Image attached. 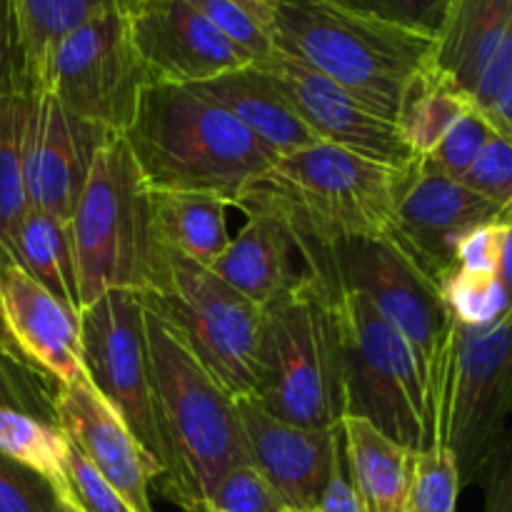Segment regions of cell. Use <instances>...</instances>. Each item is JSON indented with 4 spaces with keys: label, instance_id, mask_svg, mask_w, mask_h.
<instances>
[{
    "label": "cell",
    "instance_id": "obj_1",
    "mask_svg": "<svg viewBox=\"0 0 512 512\" xmlns=\"http://www.w3.org/2000/svg\"><path fill=\"white\" fill-rule=\"evenodd\" d=\"M143 303L160 490L185 512L208 510L230 468L250 463L235 398L198 360L153 293Z\"/></svg>",
    "mask_w": 512,
    "mask_h": 512
},
{
    "label": "cell",
    "instance_id": "obj_2",
    "mask_svg": "<svg viewBox=\"0 0 512 512\" xmlns=\"http://www.w3.org/2000/svg\"><path fill=\"white\" fill-rule=\"evenodd\" d=\"M120 135L150 190L215 195L230 208L278 160L238 118L190 85H143Z\"/></svg>",
    "mask_w": 512,
    "mask_h": 512
},
{
    "label": "cell",
    "instance_id": "obj_3",
    "mask_svg": "<svg viewBox=\"0 0 512 512\" xmlns=\"http://www.w3.org/2000/svg\"><path fill=\"white\" fill-rule=\"evenodd\" d=\"M403 170L318 143L275 160L235 208L278 220L303 253L385 238Z\"/></svg>",
    "mask_w": 512,
    "mask_h": 512
},
{
    "label": "cell",
    "instance_id": "obj_4",
    "mask_svg": "<svg viewBox=\"0 0 512 512\" xmlns=\"http://www.w3.org/2000/svg\"><path fill=\"white\" fill-rule=\"evenodd\" d=\"M68 235L80 308L108 290L160 288L165 243L155 228L153 193L120 133H110L100 145L68 220Z\"/></svg>",
    "mask_w": 512,
    "mask_h": 512
},
{
    "label": "cell",
    "instance_id": "obj_5",
    "mask_svg": "<svg viewBox=\"0 0 512 512\" xmlns=\"http://www.w3.org/2000/svg\"><path fill=\"white\" fill-rule=\"evenodd\" d=\"M270 38L275 50L335 80L393 123L410 80L433 63L435 48L433 38L333 0H278Z\"/></svg>",
    "mask_w": 512,
    "mask_h": 512
},
{
    "label": "cell",
    "instance_id": "obj_6",
    "mask_svg": "<svg viewBox=\"0 0 512 512\" xmlns=\"http://www.w3.org/2000/svg\"><path fill=\"white\" fill-rule=\"evenodd\" d=\"M250 398L305 428H340L345 360L335 293L308 275L263 308Z\"/></svg>",
    "mask_w": 512,
    "mask_h": 512
},
{
    "label": "cell",
    "instance_id": "obj_7",
    "mask_svg": "<svg viewBox=\"0 0 512 512\" xmlns=\"http://www.w3.org/2000/svg\"><path fill=\"white\" fill-rule=\"evenodd\" d=\"M303 258L310 275L325 285L370 300L410 345L423 373L430 445H435L460 338V325L445 308L440 290L385 238L350 240L310 250Z\"/></svg>",
    "mask_w": 512,
    "mask_h": 512
},
{
    "label": "cell",
    "instance_id": "obj_8",
    "mask_svg": "<svg viewBox=\"0 0 512 512\" xmlns=\"http://www.w3.org/2000/svg\"><path fill=\"white\" fill-rule=\"evenodd\" d=\"M345 360V415L410 450L430 448L425 383L410 345L353 290H335Z\"/></svg>",
    "mask_w": 512,
    "mask_h": 512
},
{
    "label": "cell",
    "instance_id": "obj_9",
    "mask_svg": "<svg viewBox=\"0 0 512 512\" xmlns=\"http://www.w3.org/2000/svg\"><path fill=\"white\" fill-rule=\"evenodd\" d=\"M153 295L213 378L233 398H250L263 308L168 245L163 280Z\"/></svg>",
    "mask_w": 512,
    "mask_h": 512
},
{
    "label": "cell",
    "instance_id": "obj_10",
    "mask_svg": "<svg viewBox=\"0 0 512 512\" xmlns=\"http://www.w3.org/2000/svg\"><path fill=\"white\" fill-rule=\"evenodd\" d=\"M510 313L485 328H460L438 440L453 450L460 483L478 480L508 443L512 403Z\"/></svg>",
    "mask_w": 512,
    "mask_h": 512
},
{
    "label": "cell",
    "instance_id": "obj_11",
    "mask_svg": "<svg viewBox=\"0 0 512 512\" xmlns=\"http://www.w3.org/2000/svg\"><path fill=\"white\" fill-rule=\"evenodd\" d=\"M145 85L128 33L125 0L65 35L50 58L40 90L65 110L110 133H123Z\"/></svg>",
    "mask_w": 512,
    "mask_h": 512
},
{
    "label": "cell",
    "instance_id": "obj_12",
    "mask_svg": "<svg viewBox=\"0 0 512 512\" xmlns=\"http://www.w3.org/2000/svg\"><path fill=\"white\" fill-rule=\"evenodd\" d=\"M80 345L88 383L118 410L130 433L158 460L140 295L108 290L80 308Z\"/></svg>",
    "mask_w": 512,
    "mask_h": 512
},
{
    "label": "cell",
    "instance_id": "obj_13",
    "mask_svg": "<svg viewBox=\"0 0 512 512\" xmlns=\"http://www.w3.org/2000/svg\"><path fill=\"white\" fill-rule=\"evenodd\" d=\"M512 208H500L458 180L440 173L428 158H413L403 170L385 240L395 245L435 288L455 268V243L470 228Z\"/></svg>",
    "mask_w": 512,
    "mask_h": 512
},
{
    "label": "cell",
    "instance_id": "obj_14",
    "mask_svg": "<svg viewBox=\"0 0 512 512\" xmlns=\"http://www.w3.org/2000/svg\"><path fill=\"white\" fill-rule=\"evenodd\" d=\"M110 130L65 110L45 90L23 93L20 165L28 208L68 225Z\"/></svg>",
    "mask_w": 512,
    "mask_h": 512
},
{
    "label": "cell",
    "instance_id": "obj_15",
    "mask_svg": "<svg viewBox=\"0 0 512 512\" xmlns=\"http://www.w3.org/2000/svg\"><path fill=\"white\" fill-rule=\"evenodd\" d=\"M255 65L278 85L320 143H330L393 168H405L415 158L393 120L378 115L370 105L318 70L275 48Z\"/></svg>",
    "mask_w": 512,
    "mask_h": 512
},
{
    "label": "cell",
    "instance_id": "obj_16",
    "mask_svg": "<svg viewBox=\"0 0 512 512\" xmlns=\"http://www.w3.org/2000/svg\"><path fill=\"white\" fill-rule=\"evenodd\" d=\"M125 18L145 85H198L250 65L188 0H128Z\"/></svg>",
    "mask_w": 512,
    "mask_h": 512
},
{
    "label": "cell",
    "instance_id": "obj_17",
    "mask_svg": "<svg viewBox=\"0 0 512 512\" xmlns=\"http://www.w3.org/2000/svg\"><path fill=\"white\" fill-rule=\"evenodd\" d=\"M53 423L68 443L118 490L133 512H153L150 483L160 478V465L130 433L118 410L88 383L55 385Z\"/></svg>",
    "mask_w": 512,
    "mask_h": 512
},
{
    "label": "cell",
    "instance_id": "obj_18",
    "mask_svg": "<svg viewBox=\"0 0 512 512\" xmlns=\"http://www.w3.org/2000/svg\"><path fill=\"white\" fill-rule=\"evenodd\" d=\"M0 338L50 383L85 378L80 310L53 298L18 265L0 270Z\"/></svg>",
    "mask_w": 512,
    "mask_h": 512
},
{
    "label": "cell",
    "instance_id": "obj_19",
    "mask_svg": "<svg viewBox=\"0 0 512 512\" xmlns=\"http://www.w3.org/2000/svg\"><path fill=\"white\" fill-rule=\"evenodd\" d=\"M248 458L288 510L313 512L333 470L340 428H305L275 418L253 398H235Z\"/></svg>",
    "mask_w": 512,
    "mask_h": 512
},
{
    "label": "cell",
    "instance_id": "obj_20",
    "mask_svg": "<svg viewBox=\"0 0 512 512\" xmlns=\"http://www.w3.org/2000/svg\"><path fill=\"white\" fill-rule=\"evenodd\" d=\"M210 270L258 308L278 300L310 275L298 240L268 215H248V223Z\"/></svg>",
    "mask_w": 512,
    "mask_h": 512
},
{
    "label": "cell",
    "instance_id": "obj_21",
    "mask_svg": "<svg viewBox=\"0 0 512 512\" xmlns=\"http://www.w3.org/2000/svg\"><path fill=\"white\" fill-rule=\"evenodd\" d=\"M190 88H195L205 98L228 110L233 118H238V123H243L275 158L320 143L313 130L295 113L288 98L280 93L278 85L258 65L228 70V73L215 75L205 83L190 85Z\"/></svg>",
    "mask_w": 512,
    "mask_h": 512
},
{
    "label": "cell",
    "instance_id": "obj_22",
    "mask_svg": "<svg viewBox=\"0 0 512 512\" xmlns=\"http://www.w3.org/2000/svg\"><path fill=\"white\" fill-rule=\"evenodd\" d=\"M512 45V0H450L433 68L470 98L495 55Z\"/></svg>",
    "mask_w": 512,
    "mask_h": 512
},
{
    "label": "cell",
    "instance_id": "obj_23",
    "mask_svg": "<svg viewBox=\"0 0 512 512\" xmlns=\"http://www.w3.org/2000/svg\"><path fill=\"white\" fill-rule=\"evenodd\" d=\"M345 468L365 512H403L415 450L355 415L340 420Z\"/></svg>",
    "mask_w": 512,
    "mask_h": 512
},
{
    "label": "cell",
    "instance_id": "obj_24",
    "mask_svg": "<svg viewBox=\"0 0 512 512\" xmlns=\"http://www.w3.org/2000/svg\"><path fill=\"white\" fill-rule=\"evenodd\" d=\"M150 193L160 240L175 253L210 268L230 243L225 225L230 205L203 193Z\"/></svg>",
    "mask_w": 512,
    "mask_h": 512
},
{
    "label": "cell",
    "instance_id": "obj_25",
    "mask_svg": "<svg viewBox=\"0 0 512 512\" xmlns=\"http://www.w3.org/2000/svg\"><path fill=\"white\" fill-rule=\"evenodd\" d=\"M113 3L118 0H13L25 93L40 90L60 40Z\"/></svg>",
    "mask_w": 512,
    "mask_h": 512
},
{
    "label": "cell",
    "instance_id": "obj_26",
    "mask_svg": "<svg viewBox=\"0 0 512 512\" xmlns=\"http://www.w3.org/2000/svg\"><path fill=\"white\" fill-rule=\"evenodd\" d=\"M473 110L468 95L443 78L430 63L423 73L410 80L395 123L410 153L415 158H428L450 128Z\"/></svg>",
    "mask_w": 512,
    "mask_h": 512
},
{
    "label": "cell",
    "instance_id": "obj_27",
    "mask_svg": "<svg viewBox=\"0 0 512 512\" xmlns=\"http://www.w3.org/2000/svg\"><path fill=\"white\" fill-rule=\"evenodd\" d=\"M13 265L43 285L60 303L80 310L68 225L38 210H28L15 235Z\"/></svg>",
    "mask_w": 512,
    "mask_h": 512
},
{
    "label": "cell",
    "instance_id": "obj_28",
    "mask_svg": "<svg viewBox=\"0 0 512 512\" xmlns=\"http://www.w3.org/2000/svg\"><path fill=\"white\" fill-rule=\"evenodd\" d=\"M0 455L43 475L63 498L68 438L58 425L0 405Z\"/></svg>",
    "mask_w": 512,
    "mask_h": 512
},
{
    "label": "cell",
    "instance_id": "obj_29",
    "mask_svg": "<svg viewBox=\"0 0 512 512\" xmlns=\"http://www.w3.org/2000/svg\"><path fill=\"white\" fill-rule=\"evenodd\" d=\"M20 108L23 93L0 95V270L13 265L15 235L30 210L20 165Z\"/></svg>",
    "mask_w": 512,
    "mask_h": 512
},
{
    "label": "cell",
    "instance_id": "obj_30",
    "mask_svg": "<svg viewBox=\"0 0 512 512\" xmlns=\"http://www.w3.org/2000/svg\"><path fill=\"white\" fill-rule=\"evenodd\" d=\"M438 290L460 328H485L510 313V285L493 273L453 268Z\"/></svg>",
    "mask_w": 512,
    "mask_h": 512
},
{
    "label": "cell",
    "instance_id": "obj_31",
    "mask_svg": "<svg viewBox=\"0 0 512 512\" xmlns=\"http://www.w3.org/2000/svg\"><path fill=\"white\" fill-rule=\"evenodd\" d=\"M460 488L458 463L448 445L415 450L403 512H458Z\"/></svg>",
    "mask_w": 512,
    "mask_h": 512
},
{
    "label": "cell",
    "instance_id": "obj_32",
    "mask_svg": "<svg viewBox=\"0 0 512 512\" xmlns=\"http://www.w3.org/2000/svg\"><path fill=\"white\" fill-rule=\"evenodd\" d=\"M512 213L480 223L463 233L455 243V268L473 273H493L510 285V243H512Z\"/></svg>",
    "mask_w": 512,
    "mask_h": 512
},
{
    "label": "cell",
    "instance_id": "obj_33",
    "mask_svg": "<svg viewBox=\"0 0 512 512\" xmlns=\"http://www.w3.org/2000/svg\"><path fill=\"white\" fill-rule=\"evenodd\" d=\"M55 383L25 365L0 338V405L53 423Z\"/></svg>",
    "mask_w": 512,
    "mask_h": 512
},
{
    "label": "cell",
    "instance_id": "obj_34",
    "mask_svg": "<svg viewBox=\"0 0 512 512\" xmlns=\"http://www.w3.org/2000/svg\"><path fill=\"white\" fill-rule=\"evenodd\" d=\"M230 45L248 58L250 65L260 63L273 53V38L265 25H260L248 10L233 0H188Z\"/></svg>",
    "mask_w": 512,
    "mask_h": 512
},
{
    "label": "cell",
    "instance_id": "obj_35",
    "mask_svg": "<svg viewBox=\"0 0 512 512\" xmlns=\"http://www.w3.org/2000/svg\"><path fill=\"white\" fill-rule=\"evenodd\" d=\"M208 510L220 512H290L273 485L253 463L230 468L215 485Z\"/></svg>",
    "mask_w": 512,
    "mask_h": 512
},
{
    "label": "cell",
    "instance_id": "obj_36",
    "mask_svg": "<svg viewBox=\"0 0 512 512\" xmlns=\"http://www.w3.org/2000/svg\"><path fill=\"white\" fill-rule=\"evenodd\" d=\"M333 3L365 15V18L380 20V23L395 25V28L433 40L438 38L450 8V0H333Z\"/></svg>",
    "mask_w": 512,
    "mask_h": 512
},
{
    "label": "cell",
    "instance_id": "obj_37",
    "mask_svg": "<svg viewBox=\"0 0 512 512\" xmlns=\"http://www.w3.org/2000/svg\"><path fill=\"white\" fill-rule=\"evenodd\" d=\"M0 512H75L43 475L0 455Z\"/></svg>",
    "mask_w": 512,
    "mask_h": 512
},
{
    "label": "cell",
    "instance_id": "obj_38",
    "mask_svg": "<svg viewBox=\"0 0 512 512\" xmlns=\"http://www.w3.org/2000/svg\"><path fill=\"white\" fill-rule=\"evenodd\" d=\"M63 500L75 512H133L118 490L68 443L65 455V488Z\"/></svg>",
    "mask_w": 512,
    "mask_h": 512
},
{
    "label": "cell",
    "instance_id": "obj_39",
    "mask_svg": "<svg viewBox=\"0 0 512 512\" xmlns=\"http://www.w3.org/2000/svg\"><path fill=\"white\" fill-rule=\"evenodd\" d=\"M465 188L483 195L500 208H512V148L510 138L490 135L468 170L458 178Z\"/></svg>",
    "mask_w": 512,
    "mask_h": 512
},
{
    "label": "cell",
    "instance_id": "obj_40",
    "mask_svg": "<svg viewBox=\"0 0 512 512\" xmlns=\"http://www.w3.org/2000/svg\"><path fill=\"white\" fill-rule=\"evenodd\" d=\"M495 130L480 118L478 113H468L450 128V133L440 140L438 148L428 155L430 163L448 178L458 180L473 165L483 145L488 143Z\"/></svg>",
    "mask_w": 512,
    "mask_h": 512
},
{
    "label": "cell",
    "instance_id": "obj_41",
    "mask_svg": "<svg viewBox=\"0 0 512 512\" xmlns=\"http://www.w3.org/2000/svg\"><path fill=\"white\" fill-rule=\"evenodd\" d=\"M25 93L13 0H0V95Z\"/></svg>",
    "mask_w": 512,
    "mask_h": 512
},
{
    "label": "cell",
    "instance_id": "obj_42",
    "mask_svg": "<svg viewBox=\"0 0 512 512\" xmlns=\"http://www.w3.org/2000/svg\"><path fill=\"white\" fill-rule=\"evenodd\" d=\"M313 512H365L348 478V468H345L343 438H340L338 450L333 455V470H330V480L323 490V498H320L318 508Z\"/></svg>",
    "mask_w": 512,
    "mask_h": 512
},
{
    "label": "cell",
    "instance_id": "obj_43",
    "mask_svg": "<svg viewBox=\"0 0 512 512\" xmlns=\"http://www.w3.org/2000/svg\"><path fill=\"white\" fill-rule=\"evenodd\" d=\"M485 508L483 512H512V458L510 440L495 453L485 468Z\"/></svg>",
    "mask_w": 512,
    "mask_h": 512
},
{
    "label": "cell",
    "instance_id": "obj_44",
    "mask_svg": "<svg viewBox=\"0 0 512 512\" xmlns=\"http://www.w3.org/2000/svg\"><path fill=\"white\" fill-rule=\"evenodd\" d=\"M233 3H238L243 10H248V13L253 15L260 25H265V28L270 30L278 0H233Z\"/></svg>",
    "mask_w": 512,
    "mask_h": 512
},
{
    "label": "cell",
    "instance_id": "obj_45",
    "mask_svg": "<svg viewBox=\"0 0 512 512\" xmlns=\"http://www.w3.org/2000/svg\"><path fill=\"white\" fill-rule=\"evenodd\" d=\"M205 512H220V510H205Z\"/></svg>",
    "mask_w": 512,
    "mask_h": 512
},
{
    "label": "cell",
    "instance_id": "obj_46",
    "mask_svg": "<svg viewBox=\"0 0 512 512\" xmlns=\"http://www.w3.org/2000/svg\"><path fill=\"white\" fill-rule=\"evenodd\" d=\"M290 512H295V510H290Z\"/></svg>",
    "mask_w": 512,
    "mask_h": 512
}]
</instances>
